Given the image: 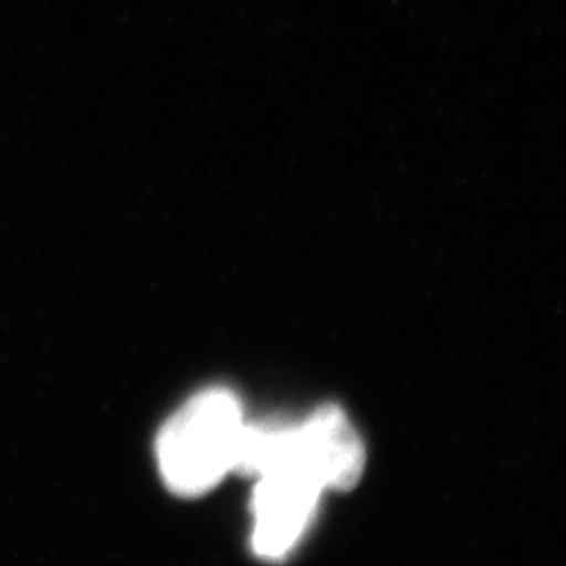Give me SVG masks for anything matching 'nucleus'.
I'll return each mask as SVG.
<instances>
[{
  "instance_id": "nucleus-1",
  "label": "nucleus",
  "mask_w": 566,
  "mask_h": 566,
  "mask_svg": "<svg viewBox=\"0 0 566 566\" xmlns=\"http://www.w3.org/2000/svg\"><path fill=\"white\" fill-rule=\"evenodd\" d=\"M243 409L229 388L193 395L163 426L156 453L166 486L182 495L208 493L235 468Z\"/></svg>"
},
{
  "instance_id": "nucleus-3",
  "label": "nucleus",
  "mask_w": 566,
  "mask_h": 566,
  "mask_svg": "<svg viewBox=\"0 0 566 566\" xmlns=\"http://www.w3.org/2000/svg\"><path fill=\"white\" fill-rule=\"evenodd\" d=\"M306 472L322 489L348 491L364 476L365 447L340 407L322 405L298 424Z\"/></svg>"
},
{
  "instance_id": "nucleus-2",
  "label": "nucleus",
  "mask_w": 566,
  "mask_h": 566,
  "mask_svg": "<svg viewBox=\"0 0 566 566\" xmlns=\"http://www.w3.org/2000/svg\"><path fill=\"white\" fill-rule=\"evenodd\" d=\"M322 491L298 470L259 476L254 491V552L266 560L285 558L313 523Z\"/></svg>"
}]
</instances>
